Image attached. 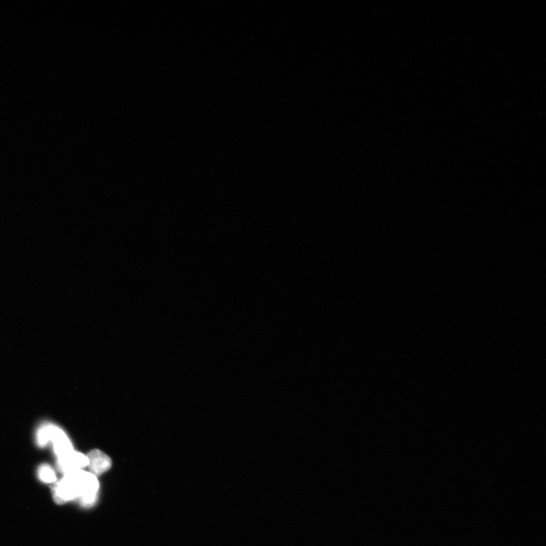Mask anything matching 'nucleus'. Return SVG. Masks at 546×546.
I'll list each match as a JSON object with an SVG mask.
<instances>
[{
    "mask_svg": "<svg viewBox=\"0 0 546 546\" xmlns=\"http://www.w3.org/2000/svg\"><path fill=\"white\" fill-rule=\"evenodd\" d=\"M67 474L70 475L75 482L81 504L85 507L93 505L97 500L99 489L97 477L91 473L81 470Z\"/></svg>",
    "mask_w": 546,
    "mask_h": 546,
    "instance_id": "f257e3e1",
    "label": "nucleus"
},
{
    "mask_svg": "<svg viewBox=\"0 0 546 546\" xmlns=\"http://www.w3.org/2000/svg\"><path fill=\"white\" fill-rule=\"evenodd\" d=\"M57 464L58 468L65 474H67L87 467L89 461H88L87 455L72 451L68 454L58 457Z\"/></svg>",
    "mask_w": 546,
    "mask_h": 546,
    "instance_id": "f03ea898",
    "label": "nucleus"
},
{
    "mask_svg": "<svg viewBox=\"0 0 546 546\" xmlns=\"http://www.w3.org/2000/svg\"><path fill=\"white\" fill-rule=\"evenodd\" d=\"M54 496L58 504H64L70 500L78 498L77 487L69 474H65L62 481L55 485Z\"/></svg>",
    "mask_w": 546,
    "mask_h": 546,
    "instance_id": "7ed1b4c3",
    "label": "nucleus"
},
{
    "mask_svg": "<svg viewBox=\"0 0 546 546\" xmlns=\"http://www.w3.org/2000/svg\"><path fill=\"white\" fill-rule=\"evenodd\" d=\"M87 456L88 461H89L88 466L90 468L91 474L95 476L105 473L112 466L111 459L105 453L101 452L100 450H93Z\"/></svg>",
    "mask_w": 546,
    "mask_h": 546,
    "instance_id": "20e7f679",
    "label": "nucleus"
},
{
    "mask_svg": "<svg viewBox=\"0 0 546 546\" xmlns=\"http://www.w3.org/2000/svg\"><path fill=\"white\" fill-rule=\"evenodd\" d=\"M52 444H53L54 452L58 457L73 451L72 445L67 435L58 426H56Z\"/></svg>",
    "mask_w": 546,
    "mask_h": 546,
    "instance_id": "39448f33",
    "label": "nucleus"
},
{
    "mask_svg": "<svg viewBox=\"0 0 546 546\" xmlns=\"http://www.w3.org/2000/svg\"><path fill=\"white\" fill-rule=\"evenodd\" d=\"M54 425H43L36 434V442L41 447H45L53 439L54 432L56 430Z\"/></svg>",
    "mask_w": 546,
    "mask_h": 546,
    "instance_id": "423d86ee",
    "label": "nucleus"
},
{
    "mask_svg": "<svg viewBox=\"0 0 546 546\" xmlns=\"http://www.w3.org/2000/svg\"><path fill=\"white\" fill-rule=\"evenodd\" d=\"M39 476L44 483H50L56 481L54 471L48 466H43L39 468Z\"/></svg>",
    "mask_w": 546,
    "mask_h": 546,
    "instance_id": "0eeeda50",
    "label": "nucleus"
}]
</instances>
